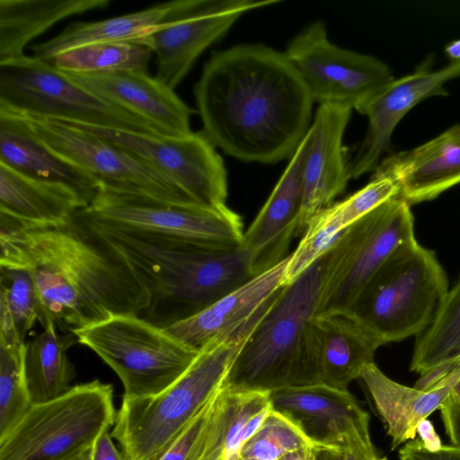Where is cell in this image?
Masks as SVG:
<instances>
[{
  "label": "cell",
  "instance_id": "5b68a950",
  "mask_svg": "<svg viewBox=\"0 0 460 460\" xmlns=\"http://www.w3.org/2000/svg\"><path fill=\"white\" fill-rule=\"evenodd\" d=\"M254 326L201 349L189 368L160 394L124 398L111 433L126 460H159L222 388Z\"/></svg>",
  "mask_w": 460,
  "mask_h": 460
},
{
  "label": "cell",
  "instance_id": "60d3db41",
  "mask_svg": "<svg viewBox=\"0 0 460 460\" xmlns=\"http://www.w3.org/2000/svg\"><path fill=\"white\" fill-rule=\"evenodd\" d=\"M110 429H105L99 435L91 447L92 460H126L123 454L115 447L110 434Z\"/></svg>",
  "mask_w": 460,
  "mask_h": 460
},
{
  "label": "cell",
  "instance_id": "4dcf8cb0",
  "mask_svg": "<svg viewBox=\"0 0 460 460\" xmlns=\"http://www.w3.org/2000/svg\"><path fill=\"white\" fill-rule=\"evenodd\" d=\"M0 342L24 343L27 332L40 321L39 299L31 273L0 266Z\"/></svg>",
  "mask_w": 460,
  "mask_h": 460
},
{
  "label": "cell",
  "instance_id": "30bf717a",
  "mask_svg": "<svg viewBox=\"0 0 460 460\" xmlns=\"http://www.w3.org/2000/svg\"><path fill=\"white\" fill-rule=\"evenodd\" d=\"M415 239L411 205L397 196L347 227L323 255L316 315L349 312L359 293L402 244Z\"/></svg>",
  "mask_w": 460,
  "mask_h": 460
},
{
  "label": "cell",
  "instance_id": "484cf974",
  "mask_svg": "<svg viewBox=\"0 0 460 460\" xmlns=\"http://www.w3.org/2000/svg\"><path fill=\"white\" fill-rule=\"evenodd\" d=\"M88 205L66 185L29 178L0 163V213L22 226H59Z\"/></svg>",
  "mask_w": 460,
  "mask_h": 460
},
{
  "label": "cell",
  "instance_id": "d6a6232c",
  "mask_svg": "<svg viewBox=\"0 0 460 460\" xmlns=\"http://www.w3.org/2000/svg\"><path fill=\"white\" fill-rule=\"evenodd\" d=\"M24 343L0 342V440L4 438L31 408L23 354Z\"/></svg>",
  "mask_w": 460,
  "mask_h": 460
},
{
  "label": "cell",
  "instance_id": "7c38bea8",
  "mask_svg": "<svg viewBox=\"0 0 460 460\" xmlns=\"http://www.w3.org/2000/svg\"><path fill=\"white\" fill-rule=\"evenodd\" d=\"M0 111L22 119L48 148L90 174L102 190L202 207L169 176L93 133L49 118Z\"/></svg>",
  "mask_w": 460,
  "mask_h": 460
},
{
  "label": "cell",
  "instance_id": "4316f807",
  "mask_svg": "<svg viewBox=\"0 0 460 460\" xmlns=\"http://www.w3.org/2000/svg\"><path fill=\"white\" fill-rule=\"evenodd\" d=\"M182 0L162 3L145 10L93 22L70 23L59 34L44 42L32 44V57L50 63L64 51L100 42H134L152 33L169 21Z\"/></svg>",
  "mask_w": 460,
  "mask_h": 460
},
{
  "label": "cell",
  "instance_id": "d4e9b609",
  "mask_svg": "<svg viewBox=\"0 0 460 460\" xmlns=\"http://www.w3.org/2000/svg\"><path fill=\"white\" fill-rule=\"evenodd\" d=\"M0 163L29 178L66 185L89 204L100 190L94 178L48 148L22 119L1 111Z\"/></svg>",
  "mask_w": 460,
  "mask_h": 460
},
{
  "label": "cell",
  "instance_id": "e575fe53",
  "mask_svg": "<svg viewBox=\"0 0 460 460\" xmlns=\"http://www.w3.org/2000/svg\"><path fill=\"white\" fill-rule=\"evenodd\" d=\"M397 196L399 187L396 182L374 172L367 185L323 210L337 227L344 231L381 204Z\"/></svg>",
  "mask_w": 460,
  "mask_h": 460
},
{
  "label": "cell",
  "instance_id": "bcb514c9",
  "mask_svg": "<svg viewBox=\"0 0 460 460\" xmlns=\"http://www.w3.org/2000/svg\"><path fill=\"white\" fill-rule=\"evenodd\" d=\"M68 460H92L91 459V448L75 457L68 459Z\"/></svg>",
  "mask_w": 460,
  "mask_h": 460
},
{
  "label": "cell",
  "instance_id": "e0dca14e",
  "mask_svg": "<svg viewBox=\"0 0 460 460\" xmlns=\"http://www.w3.org/2000/svg\"><path fill=\"white\" fill-rule=\"evenodd\" d=\"M269 394L271 409L291 420L314 447L341 450L350 435L371 438L369 415L349 391L319 383Z\"/></svg>",
  "mask_w": 460,
  "mask_h": 460
},
{
  "label": "cell",
  "instance_id": "603a6c76",
  "mask_svg": "<svg viewBox=\"0 0 460 460\" xmlns=\"http://www.w3.org/2000/svg\"><path fill=\"white\" fill-rule=\"evenodd\" d=\"M312 345L321 383L342 391L374 362L382 343L348 312L314 315Z\"/></svg>",
  "mask_w": 460,
  "mask_h": 460
},
{
  "label": "cell",
  "instance_id": "8992f818",
  "mask_svg": "<svg viewBox=\"0 0 460 460\" xmlns=\"http://www.w3.org/2000/svg\"><path fill=\"white\" fill-rule=\"evenodd\" d=\"M448 290L447 273L435 252L415 238L385 261L348 313L384 345L426 331Z\"/></svg>",
  "mask_w": 460,
  "mask_h": 460
},
{
  "label": "cell",
  "instance_id": "44dd1931",
  "mask_svg": "<svg viewBox=\"0 0 460 460\" xmlns=\"http://www.w3.org/2000/svg\"><path fill=\"white\" fill-rule=\"evenodd\" d=\"M307 144L306 133L264 206L243 234L242 246L252 253L255 275L284 260L291 240L298 234Z\"/></svg>",
  "mask_w": 460,
  "mask_h": 460
},
{
  "label": "cell",
  "instance_id": "836d02e7",
  "mask_svg": "<svg viewBox=\"0 0 460 460\" xmlns=\"http://www.w3.org/2000/svg\"><path fill=\"white\" fill-rule=\"evenodd\" d=\"M312 447L314 446L291 420L270 409L260 428L241 447L239 457L279 460Z\"/></svg>",
  "mask_w": 460,
  "mask_h": 460
},
{
  "label": "cell",
  "instance_id": "4fadbf2b",
  "mask_svg": "<svg viewBox=\"0 0 460 460\" xmlns=\"http://www.w3.org/2000/svg\"><path fill=\"white\" fill-rule=\"evenodd\" d=\"M285 54L319 105L358 111L394 79L389 66L379 58L333 44L320 21L296 36Z\"/></svg>",
  "mask_w": 460,
  "mask_h": 460
},
{
  "label": "cell",
  "instance_id": "f546056e",
  "mask_svg": "<svg viewBox=\"0 0 460 460\" xmlns=\"http://www.w3.org/2000/svg\"><path fill=\"white\" fill-rule=\"evenodd\" d=\"M151 54L137 43L100 42L59 53L50 64L62 72L79 75L146 72Z\"/></svg>",
  "mask_w": 460,
  "mask_h": 460
},
{
  "label": "cell",
  "instance_id": "ee69618b",
  "mask_svg": "<svg viewBox=\"0 0 460 460\" xmlns=\"http://www.w3.org/2000/svg\"><path fill=\"white\" fill-rule=\"evenodd\" d=\"M279 460H314V447L290 453Z\"/></svg>",
  "mask_w": 460,
  "mask_h": 460
},
{
  "label": "cell",
  "instance_id": "ffe728a7",
  "mask_svg": "<svg viewBox=\"0 0 460 460\" xmlns=\"http://www.w3.org/2000/svg\"><path fill=\"white\" fill-rule=\"evenodd\" d=\"M65 74L89 92L145 119L164 136L181 137L192 132L190 117L196 111L174 90L145 71Z\"/></svg>",
  "mask_w": 460,
  "mask_h": 460
},
{
  "label": "cell",
  "instance_id": "83f0119b",
  "mask_svg": "<svg viewBox=\"0 0 460 460\" xmlns=\"http://www.w3.org/2000/svg\"><path fill=\"white\" fill-rule=\"evenodd\" d=\"M111 3V0H0V64L24 56L28 43L59 21L104 9Z\"/></svg>",
  "mask_w": 460,
  "mask_h": 460
},
{
  "label": "cell",
  "instance_id": "7bdbcfd3",
  "mask_svg": "<svg viewBox=\"0 0 460 460\" xmlns=\"http://www.w3.org/2000/svg\"><path fill=\"white\" fill-rule=\"evenodd\" d=\"M314 460H343V453L337 448L314 447Z\"/></svg>",
  "mask_w": 460,
  "mask_h": 460
},
{
  "label": "cell",
  "instance_id": "d6986e66",
  "mask_svg": "<svg viewBox=\"0 0 460 460\" xmlns=\"http://www.w3.org/2000/svg\"><path fill=\"white\" fill-rule=\"evenodd\" d=\"M284 260L229 292L199 314L166 328L199 351L214 341L229 338L255 323L287 284Z\"/></svg>",
  "mask_w": 460,
  "mask_h": 460
},
{
  "label": "cell",
  "instance_id": "b9f144b4",
  "mask_svg": "<svg viewBox=\"0 0 460 460\" xmlns=\"http://www.w3.org/2000/svg\"><path fill=\"white\" fill-rule=\"evenodd\" d=\"M416 431L420 438V441L427 449L437 450L442 447L439 436L428 419L420 422Z\"/></svg>",
  "mask_w": 460,
  "mask_h": 460
},
{
  "label": "cell",
  "instance_id": "f6af8a7d",
  "mask_svg": "<svg viewBox=\"0 0 460 460\" xmlns=\"http://www.w3.org/2000/svg\"><path fill=\"white\" fill-rule=\"evenodd\" d=\"M444 51L450 62L460 61V39L449 42Z\"/></svg>",
  "mask_w": 460,
  "mask_h": 460
},
{
  "label": "cell",
  "instance_id": "f1b7e54d",
  "mask_svg": "<svg viewBox=\"0 0 460 460\" xmlns=\"http://www.w3.org/2000/svg\"><path fill=\"white\" fill-rule=\"evenodd\" d=\"M44 331L25 343L23 367L27 389L32 403L55 399L66 391L75 376L66 351L77 342L73 332L60 335L56 323L48 320Z\"/></svg>",
  "mask_w": 460,
  "mask_h": 460
},
{
  "label": "cell",
  "instance_id": "1f68e13d",
  "mask_svg": "<svg viewBox=\"0 0 460 460\" xmlns=\"http://www.w3.org/2000/svg\"><path fill=\"white\" fill-rule=\"evenodd\" d=\"M460 356V276L433 323L416 338L410 370L422 375Z\"/></svg>",
  "mask_w": 460,
  "mask_h": 460
},
{
  "label": "cell",
  "instance_id": "5bb4252c",
  "mask_svg": "<svg viewBox=\"0 0 460 460\" xmlns=\"http://www.w3.org/2000/svg\"><path fill=\"white\" fill-rule=\"evenodd\" d=\"M53 119L93 133L124 149L169 176L202 207L226 206L227 172L217 147L202 130L168 137Z\"/></svg>",
  "mask_w": 460,
  "mask_h": 460
},
{
  "label": "cell",
  "instance_id": "52a82bcc",
  "mask_svg": "<svg viewBox=\"0 0 460 460\" xmlns=\"http://www.w3.org/2000/svg\"><path fill=\"white\" fill-rule=\"evenodd\" d=\"M117 412L111 384L93 380L62 395L32 403L0 440V460H68L90 449Z\"/></svg>",
  "mask_w": 460,
  "mask_h": 460
},
{
  "label": "cell",
  "instance_id": "277c9868",
  "mask_svg": "<svg viewBox=\"0 0 460 460\" xmlns=\"http://www.w3.org/2000/svg\"><path fill=\"white\" fill-rule=\"evenodd\" d=\"M323 256L275 296L235 356L222 387L270 393L321 383L312 345Z\"/></svg>",
  "mask_w": 460,
  "mask_h": 460
},
{
  "label": "cell",
  "instance_id": "7a4b0ae2",
  "mask_svg": "<svg viewBox=\"0 0 460 460\" xmlns=\"http://www.w3.org/2000/svg\"><path fill=\"white\" fill-rule=\"evenodd\" d=\"M0 266L31 273L41 325L84 328L148 306L149 292L127 259L76 213L52 226H24L0 213Z\"/></svg>",
  "mask_w": 460,
  "mask_h": 460
},
{
  "label": "cell",
  "instance_id": "9c48e42d",
  "mask_svg": "<svg viewBox=\"0 0 460 460\" xmlns=\"http://www.w3.org/2000/svg\"><path fill=\"white\" fill-rule=\"evenodd\" d=\"M0 110L162 135L145 119L89 92L52 64L27 55L0 64Z\"/></svg>",
  "mask_w": 460,
  "mask_h": 460
},
{
  "label": "cell",
  "instance_id": "3957f363",
  "mask_svg": "<svg viewBox=\"0 0 460 460\" xmlns=\"http://www.w3.org/2000/svg\"><path fill=\"white\" fill-rule=\"evenodd\" d=\"M86 221L120 252L148 290L149 305L138 315L162 328L199 314L255 276L252 253L243 246L141 237Z\"/></svg>",
  "mask_w": 460,
  "mask_h": 460
},
{
  "label": "cell",
  "instance_id": "7402d4cb",
  "mask_svg": "<svg viewBox=\"0 0 460 460\" xmlns=\"http://www.w3.org/2000/svg\"><path fill=\"white\" fill-rule=\"evenodd\" d=\"M375 172L396 182L411 206L436 199L460 183V124L414 148L380 161Z\"/></svg>",
  "mask_w": 460,
  "mask_h": 460
},
{
  "label": "cell",
  "instance_id": "8fae6325",
  "mask_svg": "<svg viewBox=\"0 0 460 460\" xmlns=\"http://www.w3.org/2000/svg\"><path fill=\"white\" fill-rule=\"evenodd\" d=\"M83 218L129 234L218 247L242 246L243 222L227 206L208 208L98 190L76 212Z\"/></svg>",
  "mask_w": 460,
  "mask_h": 460
},
{
  "label": "cell",
  "instance_id": "cb8c5ba5",
  "mask_svg": "<svg viewBox=\"0 0 460 460\" xmlns=\"http://www.w3.org/2000/svg\"><path fill=\"white\" fill-rule=\"evenodd\" d=\"M360 378L371 394L392 438V449H394L408 440H413L420 422L439 409L460 378V366L428 390L408 387L392 380L375 363L364 367Z\"/></svg>",
  "mask_w": 460,
  "mask_h": 460
},
{
  "label": "cell",
  "instance_id": "74e56055",
  "mask_svg": "<svg viewBox=\"0 0 460 460\" xmlns=\"http://www.w3.org/2000/svg\"><path fill=\"white\" fill-rule=\"evenodd\" d=\"M439 410L450 442L453 446L460 447V400L450 394Z\"/></svg>",
  "mask_w": 460,
  "mask_h": 460
},
{
  "label": "cell",
  "instance_id": "9a60e30c",
  "mask_svg": "<svg viewBox=\"0 0 460 460\" xmlns=\"http://www.w3.org/2000/svg\"><path fill=\"white\" fill-rule=\"evenodd\" d=\"M279 0H182L174 15L133 43L156 57L155 78L174 90L200 54L220 40L244 13Z\"/></svg>",
  "mask_w": 460,
  "mask_h": 460
},
{
  "label": "cell",
  "instance_id": "d590c367",
  "mask_svg": "<svg viewBox=\"0 0 460 460\" xmlns=\"http://www.w3.org/2000/svg\"><path fill=\"white\" fill-rule=\"evenodd\" d=\"M217 394L190 422L159 460L196 459L198 445L211 416Z\"/></svg>",
  "mask_w": 460,
  "mask_h": 460
},
{
  "label": "cell",
  "instance_id": "8d00e7d4",
  "mask_svg": "<svg viewBox=\"0 0 460 460\" xmlns=\"http://www.w3.org/2000/svg\"><path fill=\"white\" fill-rule=\"evenodd\" d=\"M399 457L400 460H460V447L442 446L429 450L420 440L413 439L401 448Z\"/></svg>",
  "mask_w": 460,
  "mask_h": 460
},
{
  "label": "cell",
  "instance_id": "c3c4849f",
  "mask_svg": "<svg viewBox=\"0 0 460 460\" xmlns=\"http://www.w3.org/2000/svg\"><path fill=\"white\" fill-rule=\"evenodd\" d=\"M237 460H257V459L239 457Z\"/></svg>",
  "mask_w": 460,
  "mask_h": 460
},
{
  "label": "cell",
  "instance_id": "ac0fdd59",
  "mask_svg": "<svg viewBox=\"0 0 460 460\" xmlns=\"http://www.w3.org/2000/svg\"><path fill=\"white\" fill-rule=\"evenodd\" d=\"M351 111L334 104H321L315 111L307 131L298 234L305 232L314 216L333 204L351 179L343 146Z\"/></svg>",
  "mask_w": 460,
  "mask_h": 460
},
{
  "label": "cell",
  "instance_id": "2e32d148",
  "mask_svg": "<svg viewBox=\"0 0 460 460\" xmlns=\"http://www.w3.org/2000/svg\"><path fill=\"white\" fill-rule=\"evenodd\" d=\"M457 76H460V61L450 62L436 71L424 63L414 73L394 79L362 106L358 112L367 117L368 128L354 156L349 160L350 178L375 171L404 115L429 97L448 95L444 84Z\"/></svg>",
  "mask_w": 460,
  "mask_h": 460
},
{
  "label": "cell",
  "instance_id": "6da1fadb",
  "mask_svg": "<svg viewBox=\"0 0 460 460\" xmlns=\"http://www.w3.org/2000/svg\"><path fill=\"white\" fill-rule=\"evenodd\" d=\"M194 96L206 137L245 163L290 159L313 120L314 101L285 52L261 44L212 53Z\"/></svg>",
  "mask_w": 460,
  "mask_h": 460
},
{
  "label": "cell",
  "instance_id": "ab89813d",
  "mask_svg": "<svg viewBox=\"0 0 460 460\" xmlns=\"http://www.w3.org/2000/svg\"><path fill=\"white\" fill-rule=\"evenodd\" d=\"M459 366L460 356L442 362L426 373L420 375V377L415 383L413 387L420 390L430 389L447 378Z\"/></svg>",
  "mask_w": 460,
  "mask_h": 460
},
{
  "label": "cell",
  "instance_id": "7dc6e473",
  "mask_svg": "<svg viewBox=\"0 0 460 460\" xmlns=\"http://www.w3.org/2000/svg\"><path fill=\"white\" fill-rule=\"evenodd\" d=\"M451 394L454 395L458 400H460V378L457 380L455 386L453 387Z\"/></svg>",
  "mask_w": 460,
  "mask_h": 460
},
{
  "label": "cell",
  "instance_id": "f35d334b",
  "mask_svg": "<svg viewBox=\"0 0 460 460\" xmlns=\"http://www.w3.org/2000/svg\"><path fill=\"white\" fill-rule=\"evenodd\" d=\"M343 460H388L376 452L371 438L358 434L349 436L342 447Z\"/></svg>",
  "mask_w": 460,
  "mask_h": 460
},
{
  "label": "cell",
  "instance_id": "ba28073f",
  "mask_svg": "<svg viewBox=\"0 0 460 460\" xmlns=\"http://www.w3.org/2000/svg\"><path fill=\"white\" fill-rule=\"evenodd\" d=\"M71 332L118 375L124 398L160 394L189 368L199 352L136 314L113 315Z\"/></svg>",
  "mask_w": 460,
  "mask_h": 460
}]
</instances>
